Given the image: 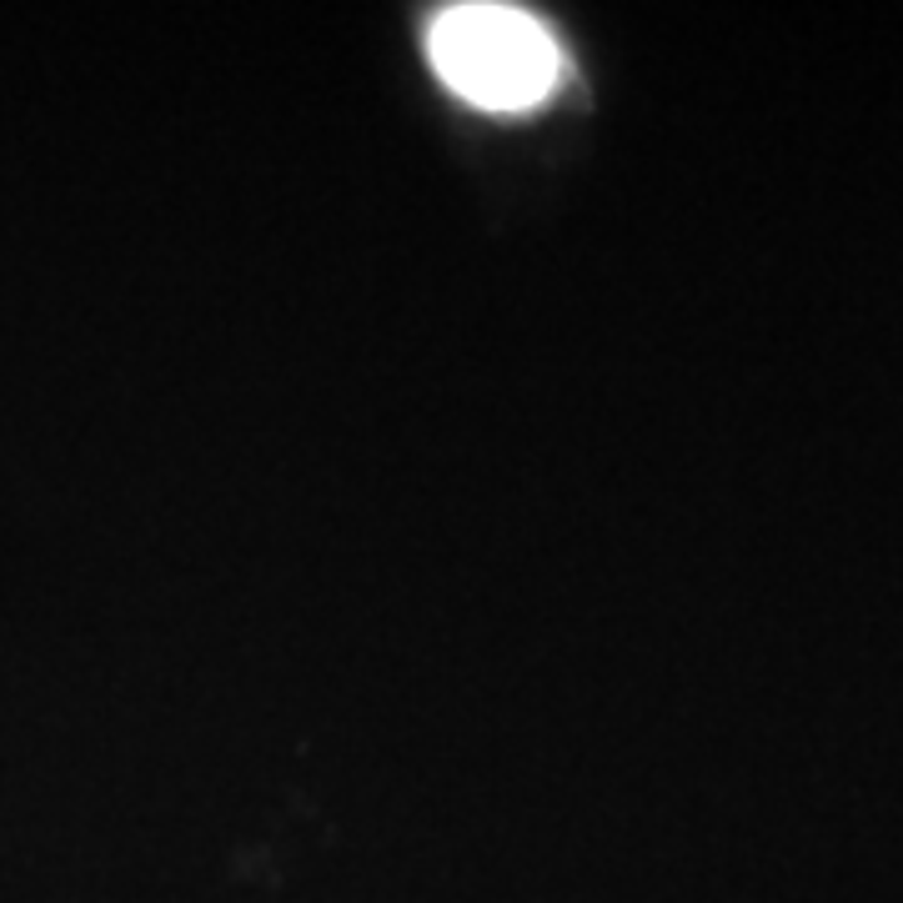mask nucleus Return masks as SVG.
Listing matches in <instances>:
<instances>
[{
	"label": "nucleus",
	"instance_id": "nucleus-1",
	"mask_svg": "<svg viewBox=\"0 0 903 903\" xmlns=\"http://www.w3.org/2000/svg\"><path fill=\"white\" fill-rule=\"evenodd\" d=\"M432 71L482 111L537 106L562 81V50L537 15L512 5H452L427 31Z\"/></svg>",
	"mask_w": 903,
	"mask_h": 903
}]
</instances>
